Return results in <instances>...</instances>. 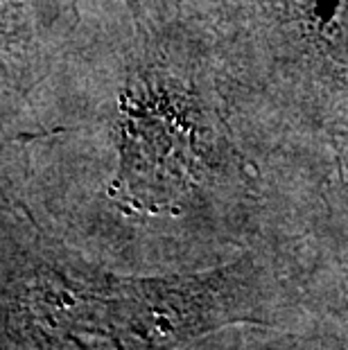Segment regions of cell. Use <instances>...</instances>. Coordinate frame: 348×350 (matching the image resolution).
Wrapping results in <instances>:
<instances>
[{
  "instance_id": "1",
  "label": "cell",
  "mask_w": 348,
  "mask_h": 350,
  "mask_svg": "<svg viewBox=\"0 0 348 350\" xmlns=\"http://www.w3.org/2000/svg\"><path fill=\"white\" fill-rule=\"evenodd\" d=\"M127 7L134 36L116 102L111 199L124 213L179 215L215 183H244L249 163L179 0Z\"/></svg>"
},
{
  "instance_id": "2",
  "label": "cell",
  "mask_w": 348,
  "mask_h": 350,
  "mask_svg": "<svg viewBox=\"0 0 348 350\" xmlns=\"http://www.w3.org/2000/svg\"><path fill=\"white\" fill-rule=\"evenodd\" d=\"M75 25L72 0H3L5 88L27 84V72L48 62L50 43H62Z\"/></svg>"
}]
</instances>
